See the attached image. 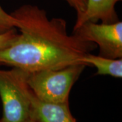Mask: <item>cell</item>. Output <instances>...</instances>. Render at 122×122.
Wrapping results in <instances>:
<instances>
[{"mask_svg":"<svg viewBox=\"0 0 122 122\" xmlns=\"http://www.w3.org/2000/svg\"><path fill=\"white\" fill-rule=\"evenodd\" d=\"M11 15L19 33L12 44L0 49V65L29 73L58 69L83 63V56L96 48L74 33L69 35L65 19H49L46 11L37 5H23Z\"/></svg>","mask_w":122,"mask_h":122,"instance_id":"6da1fadb","label":"cell"},{"mask_svg":"<svg viewBox=\"0 0 122 122\" xmlns=\"http://www.w3.org/2000/svg\"><path fill=\"white\" fill-rule=\"evenodd\" d=\"M86 66L83 63H78L31 72L28 75L26 82L39 100L51 103L69 102L71 90Z\"/></svg>","mask_w":122,"mask_h":122,"instance_id":"7a4b0ae2","label":"cell"},{"mask_svg":"<svg viewBox=\"0 0 122 122\" xmlns=\"http://www.w3.org/2000/svg\"><path fill=\"white\" fill-rule=\"evenodd\" d=\"M29 72L12 67L0 69V98L4 122H25L30 117L31 90L26 82Z\"/></svg>","mask_w":122,"mask_h":122,"instance_id":"3957f363","label":"cell"},{"mask_svg":"<svg viewBox=\"0 0 122 122\" xmlns=\"http://www.w3.org/2000/svg\"><path fill=\"white\" fill-rule=\"evenodd\" d=\"M73 33L83 41L97 45L100 56L109 58H122V22H85L73 29Z\"/></svg>","mask_w":122,"mask_h":122,"instance_id":"277c9868","label":"cell"},{"mask_svg":"<svg viewBox=\"0 0 122 122\" xmlns=\"http://www.w3.org/2000/svg\"><path fill=\"white\" fill-rule=\"evenodd\" d=\"M30 117L38 122H76L69 102L51 103L39 100L31 92Z\"/></svg>","mask_w":122,"mask_h":122,"instance_id":"5b68a950","label":"cell"},{"mask_svg":"<svg viewBox=\"0 0 122 122\" xmlns=\"http://www.w3.org/2000/svg\"><path fill=\"white\" fill-rule=\"evenodd\" d=\"M122 0H86V10L83 15L77 18L74 28L85 22L113 23L119 20L115 5Z\"/></svg>","mask_w":122,"mask_h":122,"instance_id":"8992f818","label":"cell"},{"mask_svg":"<svg viewBox=\"0 0 122 122\" xmlns=\"http://www.w3.org/2000/svg\"><path fill=\"white\" fill-rule=\"evenodd\" d=\"M81 62L86 66H94L97 70L96 75H110L116 78H122V58H109L92 54L90 52L83 56Z\"/></svg>","mask_w":122,"mask_h":122,"instance_id":"52a82bcc","label":"cell"},{"mask_svg":"<svg viewBox=\"0 0 122 122\" xmlns=\"http://www.w3.org/2000/svg\"><path fill=\"white\" fill-rule=\"evenodd\" d=\"M16 21L11 14L7 13L0 5V34L15 29Z\"/></svg>","mask_w":122,"mask_h":122,"instance_id":"ba28073f","label":"cell"},{"mask_svg":"<svg viewBox=\"0 0 122 122\" xmlns=\"http://www.w3.org/2000/svg\"><path fill=\"white\" fill-rule=\"evenodd\" d=\"M18 36L16 29L10 30L4 33L0 34V49L5 48L12 44Z\"/></svg>","mask_w":122,"mask_h":122,"instance_id":"9c48e42d","label":"cell"},{"mask_svg":"<svg viewBox=\"0 0 122 122\" xmlns=\"http://www.w3.org/2000/svg\"><path fill=\"white\" fill-rule=\"evenodd\" d=\"M77 13V18L83 15L86 10V0H65Z\"/></svg>","mask_w":122,"mask_h":122,"instance_id":"30bf717a","label":"cell"},{"mask_svg":"<svg viewBox=\"0 0 122 122\" xmlns=\"http://www.w3.org/2000/svg\"><path fill=\"white\" fill-rule=\"evenodd\" d=\"M37 122V121H35V119H33V118H31V117H29L27 120H26V122Z\"/></svg>","mask_w":122,"mask_h":122,"instance_id":"8fae6325","label":"cell"},{"mask_svg":"<svg viewBox=\"0 0 122 122\" xmlns=\"http://www.w3.org/2000/svg\"><path fill=\"white\" fill-rule=\"evenodd\" d=\"M0 122H3V120H2L1 119H0Z\"/></svg>","mask_w":122,"mask_h":122,"instance_id":"7c38bea8","label":"cell"}]
</instances>
